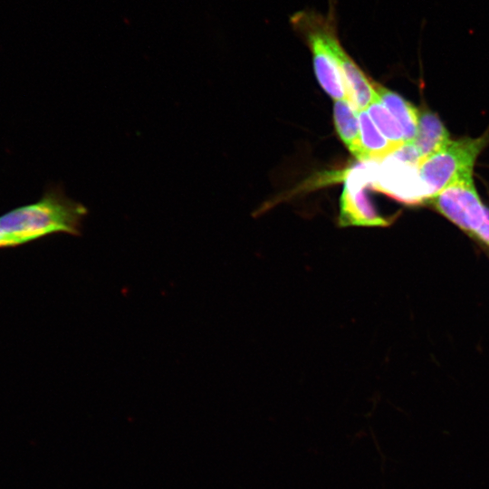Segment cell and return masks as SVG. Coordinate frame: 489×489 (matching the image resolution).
<instances>
[{"label": "cell", "instance_id": "cell-1", "mask_svg": "<svg viewBox=\"0 0 489 489\" xmlns=\"http://www.w3.org/2000/svg\"><path fill=\"white\" fill-rule=\"evenodd\" d=\"M87 213L82 204L53 188L38 201L0 216V247L27 244L56 233L79 235Z\"/></svg>", "mask_w": 489, "mask_h": 489}, {"label": "cell", "instance_id": "cell-2", "mask_svg": "<svg viewBox=\"0 0 489 489\" xmlns=\"http://www.w3.org/2000/svg\"><path fill=\"white\" fill-rule=\"evenodd\" d=\"M336 13V0H329L326 14L313 9L301 10L290 17V24L310 49L321 86L334 100L347 101L340 72L330 43L332 33L338 29Z\"/></svg>", "mask_w": 489, "mask_h": 489}, {"label": "cell", "instance_id": "cell-3", "mask_svg": "<svg viewBox=\"0 0 489 489\" xmlns=\"http://www.w3.org/2000/svg\"><path fill=\"white\" fill-rule=\"evenodd\" d=\"M489 141V134L478 138L448 140L417 164L418 177L425 186L427 200L439 193L457 177L473 173L478 155Z\"/></svg>", "mask_w": 489, "mask_h": 489}, {"label": "cell", "instance_id": "cell-4", "mask_svg": "<svg viewBox=\"0 0 489 489\" xmlns=\"http://www.w3.org/2000/svg\"><path fill=\"white\" fill-rule=\"evenodd\" d=\"M427 201L449 221L475 237L489 213L475 189L473 173L455 178Z\"/></svg>", "mask_w": 489, "mask_h": 489}, {"label": "cell", "instance_id": "cell-5", "mask_svg": "<svg viewBox=\"0 0 489 489\" xmlns=\"http://www.w3.org/2000/svg\"><path fill=\"white\" fill-rule=\"evenodd\" d=\"M344 188L340 199V226H388L390 221L382 216L367 196L370 187L369 177L360 171L348 169Z\"/></svg>", "mask_w": 489, "mask_h": 489}, {"label": "cell", "instance_id": "cell-6", "mask_svg": "<svg viewBox=\"0 0 489 489\" xmlns=\"http://www.w3.org/2000/svg\"><path fill=\"white\" fill-rule=\"evenodd\" d=\"M408 168L393 159H385L379 167L377 179L372 189L383 192L403 202L417 200Z\"/></svg>", "mask_w": 489, "mask_h": 489}, {"label": "cell", "instance_id": "cell-7", "mask_svg": "<svg viewBox=\"0 0 489 489\" xmlns=\"http://www.w3.org/2000/svg\"><path fill=\"white\" fill-rule=\"evenodd\" d=\"M448 140L449 133L436 115L426 110L418 111L417 134L410 144L417 154L418 161L436 151Z\"/></svg>", "mask_w": 489, "mask_h": 489}, {"label": "cell", "instance_id": "cell-8", "mask_svg": "<svg viewBox=\"0 0 489 489\" xmlns=\"http://www.w3.org/2000/svg\"><path fill=\"white\" fill-rule=\"evenodd\" d=\"M373 86L381 102L400 125L405 144H411L416 137L418 125L417 109L379 83L373 82Z\"/></svg>", "mask_w": 489, "mask_h": 489}, {"label": "cell", "instance_id": "cell-9", "mask_svg": "<svg viewBox=\"0 0 489 489\" xmlns=\"http://www.w3.org/2000/svg\"><path fill=\"white\" fill-rule=\"evenodd\" d=\"M358 112L345 100L335 101L333 118L339 137L347 149L360 161H364Z\"/></svg>", "mask_w": 489, "mask_h": 489}, {"label": "cell", "instance_id": "cell-10", "mask_svg": "<svg viewBox=\"0 0 489 489\" xmlns=\"http://www.w3.org/2000/svg\"><path fill=\"white\" fill-rule=\"evenodd\" d=\"M358 117L360 126L364 161H379L398 150L379 131L366 110L358 112Z\"/></svg>", "mask_w": 489, "mask_h": 489}, {"label": "cell", "instance_id": "cell-11", "mask_svg": "<svg viewBox=\"0 0 489 489\" xmlns=\"http://www.w3.org/2000/svg\"><path fill=\"white\" fill-rule=\"evenodd\" d=\"M367 110L381 134L397 149L402 148L405 145V139L401 127L381 101L379 99L375 101Z\"/></svg>", "mask_w": 489, "mask_h": 489}]
</instances>
